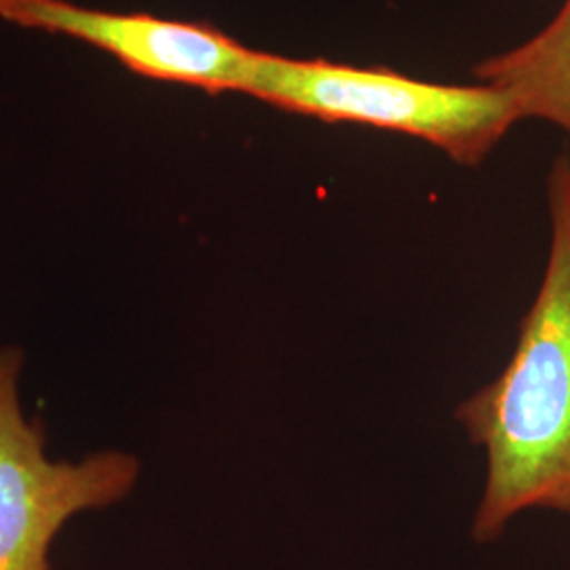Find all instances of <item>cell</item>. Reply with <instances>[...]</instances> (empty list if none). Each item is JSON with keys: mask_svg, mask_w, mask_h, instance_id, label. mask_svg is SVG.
Wrapping results in <instances>:
<instances>
[{"mask_svg": "<svg viewBox=\"0 0 570 570\" xmlns=\"http://www.w3.org/2000/svg\"><path fill=\"white\" fill-rule=\"evenodd\" d=\"M548 266L508 366L475 391L456 419L487 454V482L471 532L497 541L529 510L564 511L570 501V157L548 176Z\"/></svg>", "mask_w": 570, "mask_h": 570, "instance_id": "1", "label": "cell"}, {"mask_svg": "<svg viewBox=\"0 0 570 570\" xmlns=\"http://www.w3.org/2000/svg\"><path fill=\"white\" fill-rule=\"evenodd\" d=\"M247 96L326 122H355L433 144L456 164L475 167L503 140L520 110L487 82L446 85L385 66L298 60L258 49Z\"/></svg>", "mask_w": 570, "mask_h": 570, "instance_id": "2", "label": "cell"}, {"mask_svg": "<svg viewBox=\"0 0 570 570\" xmlns=\"http://www.w3.org/2000/svg\"><path fill=\"white\" fill-rule=\"evenodd\" d=\"M21 372L20 348L0 346V570H56L51 548L63 527L125 501L140 461L121 450L51 459L41 421L23 412Z\"/></svg>", "mask_w": 570, "mask_h": 570, "instance_id": "3", "label": "cell"}, {"mask_svg": "<svg viewBox=\"0 0 570 570\" xmlns=\"http://www.w3.org/2000/svg\"><path fill=\"white\" fill-rule=\"evenodd\" d=\"M0 20L89 42L142 77L207 94H245L258 58V49L207 23L115 13L66 0H0Z\"/></svg>", "mask_w": 570, "mask_h": 570, "instance_id": "4", "label": "cell"}, {"mask_svg": "<svg viewBox=\"0 0 570 570\" xmlns=\"http://www.w3.org/2000/svg\"><path fill=\"white\" fill-rule=\"evenodd\" d=\"M473 77L503 89L522 119L551 122L570 136V0L532 39L480 61Z\"/></svg>", "mask_w": 570, "mask_h": 570, "instance_id": "5", "label": "cell"}, {"mask_svg": "<svg viewBox=\"0 0 570 570\" xmlns=\"http://www.w3.org/2000/svg\"><path fill=\"white\" fill-rule=\"evenodd\" d=\"M562 513H570V501L567 503V508H564V511Z\"/></svg>", "mask_w": 570, "mask_h": 570, "instance_id": "6", "label": "cell"}]
</instances>
